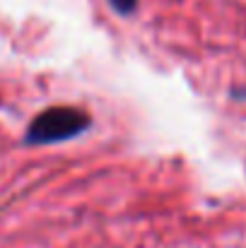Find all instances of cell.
<instances>
[{
  "label": "cell",
  "mask_w": 246,
  "mask_h": 248,
  "mask_svg": "<svg viewBox=\"0 0 246 248\" xmlns=\"http://www.w3.org/2000/svg\"><path fill=\"white\" fill-rule=\"evenodd\" d=\"M92 128V116L78 106H51L32 118L24 130V145H56L75 140Z\"/></svg>",
  "instance_id": "obj_1"
},
{
  "label": "cell",
  "mask_w": 246,
  "mask_h": 248,
  "mask_svg": "<svg viewBox=\"0 0 246 248\" xmlns=\"http://www.w3.org/2000/svg\"><path fill=\"white\" fill-rule=\"evenodd\" d=\"M106 2H109V7H111L116 15L131 17V15L138 10V2H140V0H106Z\"/></svg>",
  "instance_id": "obj_2"
}]
</instances>
